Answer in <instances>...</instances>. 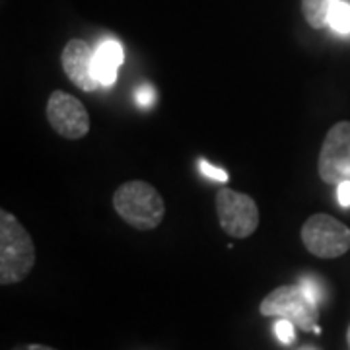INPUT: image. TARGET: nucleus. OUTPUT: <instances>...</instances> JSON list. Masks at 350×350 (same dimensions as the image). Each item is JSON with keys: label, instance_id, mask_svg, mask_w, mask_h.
Listing matches in <instances>:
<instances>
[{"label": "nucleus", "instance_id": "obj_1", "mask_svg": "<svg viewBox=\"0 0 350 350\" xmlns=\"http://www.w3.org/2000/svg\"><path fill=\"white\" fill-rule=\"evenodd\" d=\"M36 265V245L20 220L0 211V282L16 284L29 275Z\"/></svg>", "mask_w": 350, "mask_h": 350}, {"label": "nucleus", "instance_id": "obj_2", "mask_svg": "<svg viewBox=\"0 0 350 350\" xmlns=\"http://www.w3.org/2000/svg\"><path fill=\"white\" fill-rule=\"evenodd\" d=\"M113 208L126 224L148 232L163 222L165 204L158 189L146 181H126L113 193Z\"/></svg>", "mask_w": 350, "mask_h": 350}, {"label": "nucleus", "instance_id": "obj_3", "mask_svg": "<svg viewBox=\"0 0 350 350\" xmlns=\"http://www.w3.org/2000/svg\"><path fill=\"white\" fill-rule=\"evenodd\" d=\"M317 313L319 308L308 300L300 284L276 288L261 301V315L290 319L296 327L313 333H321V329L315 325Z\"/></svg>", "mask_w": 350, "mask_h": 350}, {"label": "nucleus", "instance_id": "obj_4", "mask_svg": "<svg viewBox=\"0 0 350 350\" xmlns=\"http://www.w3.org/2000/svg\"><path fill=\"white\" fill-rule=\"evenodd\" d=\"M301 241L315 257L335 259L350 250V230L329 214H313L301 226Z\"/></svg>", "mask_w": 350, "mask_h": 350}, {"label": "nucleus", "instance_id": "obj_5", "mask_svg": "<svg viewBox=\"0 0 350 350\" xmlns=\"http://www.w3.org/2000/svg\"><path fill=\"white\" fill-rule=\"evenodd\" d=\"M216 213L218 222L228 236L238 239L250 238L259 226L257 202L245 193L232 189H222L216 195Z\"/></svg>", "mask_w": 350, "mask_h": 350}, {"label": "nucleus", "instance_id": "obj_6", "mask_svg": "<svg viewBox=\"0 0 350 350\" xmlns=\"http://www.w3.org/2000/svg\"><path fill=\"white\" fill-rule=\"evenodd\" d=\"M317 172L321 181L329 185H338L350 179V123L340 121L327 133L319 152Z\"/></svg>", "mask_w": 350, "mask_h": 350}, {"label": "nucleus", "instance_id": "obj_7", "mask_svg": "<svg viewBox=\"0 0 350 350\" xmlns=\"http://www.w3.org/2000/svg\"><path fill=\"white\" fill-rule=\"evenodd\" d=\"M47 119L57 135L68 140L84 138L90 133V115L75 96L55 90L47 101Z\"/></svg>", "mask_w": 350, "mask_h": 350}, {"label": "nucleus", "instance_id": "obj_8", "mask_svg": "<svg viewBox=\"0 0 350 350\" xmlns=\"http://www.w3.org/2000/svg\"><path fill=\"white\" fill-rule=\"evenodd\" d=\"M94 53L96 51L92 49L84 39H70L64 45L63 55H61L64 75L82 92H94L100 88L98 80L94 78V70H92Z\"/></svg>", "mask_w": 350, "mask_h": 350}, {"label": "nucleus", "instance_id": "obj_9", "mask_svg": "<svg viewBox=\"0 0 350 350\" xmlns=\"http://www.w3.org/2000/svg\"><path fill=\"white\" fill-rule=\"evenodd\" d=\"M125 61V53L123 47L117 39H105L98 45V49L94 53V78L98 80V84L103 88L113 86L117 82L119 76V66Z\"/></svg>", "mask_w": 350, "mask_h": 350}, {"label": "nucleus", "instance_id": "obj_10", "mask_svg": "<svg viewBox=\"0 0 350 350\" xmlns=\"http://www.w3.org/2000/svg\"><path fill=\"white\" fill-rule=\"evenodd\" d=\"M337 0H301V12L313 29H323L329 25V14Z\"/></svg>", "mask_w": 350, "mask_h": 350}, {"label": "nucleus", "instance_id": "obj_11", "mask_svg": "<svg viewBox=\"0 0 350 350\" xmlns=\"http://www.w3.org/2000/svg\"><path fill=\"white\" fill-rule=\"evenodd\" d=\"M329 27L338 36H350V2L337 0L329 14Z\"/></svg>", "mask_w": 350, "mask_h": 350}, {"label": "nucleus", "instance_id": "obj_12", "mask_svg": "<svg viewBox=\"0 0 350 350\" xmlns=\"http://www.w3.org/2000/svg\"><path fill=\"white\" fill-rule=\"evenodd\" d=\"M300 286L301 290H304V294L308 296V300L319 308V304H321V300H323V288H321V284H319V280H317V278H313V276H301Z\"/></svg>", "mask_w": 350, "mask_h": 350}, {"label": "nucleus", "instance_id": "obj_13", "mask_svg": "<svg viewBox=\"0 0 350 350\" xmlns=\"http://www.w3.org/2000/svg\"><path fill=\"white\" fill-rule=\"evenodd\" d=\"M275 335L282 345H292L294 338H296V335H294V323L290 319L278 317V321L275 323Z\"/></svg>", "mask_w": 350, "mask_h": 350}, {"label": "nucleus", "instance_id": "obj_14", "mask_svg": "<svg viewBox=\"0 0 350 350\" xmlns=\"http://www.w3.org/2000/svg\"><path fill=\"white\" fill-rule=\"evenodd\" d=\"M199 170L204 177H208L213 181H218V183H226L230 179V175H228L226 170H220V167H216V165L206 162V160H199Z\"/></svg>", "mask_w": 350, "mask_h": 350}, {"label": "nucleus", "instance_id": "obj_15", "mask_svg": "<svg viewBox=\"0 0 350 350\" xmlns=\"http://www.w3.org/2000/svg\"><path fill=\"white\" fill-rule=\"evenodd\" d=\"M154 98H156V92H154V88L150 84H140L135 90V101L140 107H150L154 103Z\"/></svg>", "mask_w": 350, "mask_h": 350}, {"label": "nucleus", "instance_id": "obj_16", "mask_svg": "<svg viewBox=\"0 0 350 350\" xmlns=\"http://www.w3.org/2000/svg\"><path fill=\"white\" fill-rule=\"evenodd\" d=\"M337 200L342 208H350V179H345L337 185Z\"/></svg>", "mask_w": 350, "mask_h": 350}, {"label": "nucleus", "instance_id": "obj_17", "mask_svg": "<svg viewBox=\"0 0 350 350\" xmlns=\"http://www.w3.org/2000/svg\"><path fill=\"white\" fill-rule=\"evenodd\" d=\"M12 350H55L51 347H45V345H24V347H16Z\"/></svg>", "mask_w": 350, "mask_h": 350}, {"label": "nucleus", "instance_id": "obj_18", "mask_svg": "<svg viewBox=\"0 0 350 350\" xmlns=\"http://www.w3.org/2000/svg\"><path fill=\"white\" fill-rule=\"evenodd\" d=\"M347 340H349V347H350V327H349V333H347Z\"/></svg>", "mask_w": 350, "mask_h": 350}, {"label": "nucleus", "instance_id": "obj_19", "mask_svg": "<svg viewBox=\"0 0 350 350\" xmlns=\"http://www.w3.org/2000/svg\"><path fill=\"white\" fill-rule=\"evenodd\" d=\"M301 350H315V349H312V347H306V349H301Z\"/></svg>", "mask_w": 350, "mask_h": 350}]
</instances>
